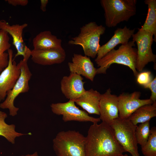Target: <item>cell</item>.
Listing matches in <instances>:
<instances>
[{"mask_svg":"<svg viewBox=\"0 0 156 156\" xmlns=\"http://www.w3.org/2000/svg\"><path fill=\"white\" fill-rule=\"evenodd\" d=\"M8 51V65L0 73V102L4 100L8 92L13 88L21 73L19 65L13 60L12 50L10 49Z\"/></svg>","mask_w":156,"mask_h":156,"instance_id":"30bf717a","label":"cell"},{"mask_svg":"<svg viewBox=\"0 0 156 156\" xmlns=\"http://www.w3.org/2000/svg\"><path fill=\"white\" fill-rule=\"evenodd\" d=\"M146 88H149L151 91V95L150 99L153 102L156 100V77L153 79L148 84L143 86Z\"/></svg>","mask_w":156,"mask_h":156,"instance_id":"4316f807","label":"cell"},{"mask_svg":"<svg viewBox=\"0 0 156 156\" xmlns=\"http://www.w3.org/2000/svg\"><path fill=\"white\" fill-rule=\"evenodd\" d=\"M156 116V101L151 104L142 106L133 112L128 118L135 125L149 121Z\"/></svg>","mask_w":156,"mask_h":156,"instance_id":"ffe728a7","label":"cell"},{"mask_svg":"<svg viewBox=\"0 0 156 156\" xmlns=\"http://www.w3.org/2000/svg\"><path fill=\"white\" fill-rule=\"evenodd\" d=\"M27 23L21 25L15 24L10 25L4 20H0V29L10 35L13 39L12 44L17 51L13 60L19 55L24 57L27 51L29 49L25 44L23 38V29L27 26Z\"/></svg>","mask_w":156,"mask_h":156,"instance_id":"2e32d148","label":"cell"},{"mask_svg":"<svg viewBox=\"0 0 156 156\" xmlns=\"http://www.w3.org/2000/svg\"><path fill=\"white\" fill-rule=\"evenodd\" d=\"M7 117L6 113L0 110V136L4 137L8 141L14 144L15 143L16 138L24 135L31 134V133L24 134L17 132L15 130V125H9L5 122V119Z\"/></svg>","mask_w":156,"mask_h":156,"instance_id":"44dd1931","label":"cell"},{"mask_svg":"<svg viewBox=\"0 0 156 156\" xmlns=\"http://www.w3.org/2000/svg\"><path fill=\"white\" fill-rule=\"evenodd\" d=\"M105 29L104 27L98 25L95 22H90L81 27L78 35L72 38L68 44L81 46L85 55L94 58L101 46V36L104 33Z\"/></svg>","mask_w":156,"mask_h":156,"instance_id":"5b68a950","label":"cell"},{"mask_svg":"<svg viewBox=\"0 0 156 156\" xmlns=\"http://www.w3.org/2000/svg\"><path fill=\"white\" fill-rule=\"evenodd\" d=\"M136 77L137 83L143 86L148 84L153 80L150 71L140 73L138 74Z\"/></svg>","mask_w":156,"mask_h":156,"instance_id":"484cf974","label":"cell"},{"mask_svg":"<svg viewBox=\"0 0 156 156\" xmlns=\"http://www.w3.org/2000/svg\"><path fill=\"white\" fill-rule=\"evenodd\" d=\"M5 1L9 4L14 6L17 5L25 6L28 3L27 0H7Z\"/></svg>","mask_w":156,"mask_h":156,"instance_id":"83f0119b","label":"cell"},{"mask_svg":"<svg viewBox=\"0 0 156 156\" xmlns=\"http://www.w3.org/2000/svg\"><path fill=\"white\" fill-rule=\"evenodd\" d=\"M31 56L35 63L42 65L60 64L65 60L66 53L62 48L46 49H33L31 51Z\"/></svg>","mask_w":156,"mask_h":156,"instance_id":"5bb4252c","label":"cell"},{"mask_svg":"<svg viewBox=\"0 0 156 156\" xmlns=\"http://www.w3.org/2000/svg\"><path fill=\"white\" fill-rule=\"evenodd\" d=\"M50 107L54 114L62 116V120L65 122L74 121L90 122L93 123H98L101 121L99 118L91 116L84 110L80 109L73 100H69L65 103H52Z\"/></svg>","mask_w":156,"mask_h":156,"instance_id":"9c48e42d","label":"cell"},{"mask_svg":"<svg viewBox=\"0 0 156 156\" xmlns=\"http://www.w3.org/2000/svg\"><path fill=\"white\" fill-rule=\"evenodd\" d=\"M101 94L91 88L74 101L88 114L99 115V104Z\"/></svg>","mask_w":156,"mask_h":156,"instance_id":"ac0fdd59","label":"cell"},{"mask_svg":"<svg viewBox=\"0 0 156 156\" xmlns=\"http://www.w3.org/2000/svg\"><path fill=\"white\" fill-rule=\"evenodd\" d=\"M136 0H101L104 11L106 25L114 27L120 23L128 21L136 12Z\"/></svg>","mask_w":156,"mask_h":156,"instance_id":"277c9868","label":"cell"},{"mask_svg":"<svg viewBox=\"0 0 156 156\" xmlns=\"http://www.w3.org/2000/svg\"><path fill=\"white\" fill-rule=\"evenodd\" d=\"M145 3L148 5L147 16L141 30L145 31L151 33L154 36V41L156 42V0H145Z\"/></svg>","mask_w":156,"mask_h":156,"instance_id":"7402d4cb","label":"cell"},{"mask_svg":"<svg viewBox=\"0 0 156 156\" xmlns=\"http://www.w3.org/2000/svg\"><path fill=\"white\" fill-rule=\"evenodd\" d=\"M135 30V29H130L126 26L123 28H118L112 38L105 44L100 46L95 61L102 58L118 44H124L128 42L134 34Z\"/></svg>","mask_w":156,"mask_h":156,"instance_id":"e0dca14e","label":"cell"},{"mask_svg":"<svg viewBox=\"0 0 156 156\" xmlns=\"http://www.w3.org/2000/svg\"><path fill=\"white\" fill-rule=\"evenodd\" d=\"M10 37L6 31L0 30V73L8 66L9 55L5 51L10 49Z\"/></svg>","mask_w":156,"mask_h":156,"instance_id":"603a6c76","label":"cell"},{"mask_svg":"<svg viewBox=\"0 0 156 156\" xmlns=\"http://www.w3.org/2000/svg\"><path fill=\"white\" fill-rule=\"evenodd\" d=\"M122 156H128L127 154H125V155H123Z\"/></svg>","mask_w":156,"mask_h":156,"instance_id":"4dcf8cb0","label":"cell"},{"mask_svg":"<svg viewBox=\"0 0 156 156\" xmlns=\"http://www.w3.org/2000/svg\"><path fill=\"white\" fill-rule=\"evenodd\" d=\"M19 156H39L37 152H35L32 154H28L25 155H21Z\"/></svg>","mask_w":156,"mask_h":156,"instance_id":"f546056e","label":"cell"},{"mask_svg":"<svg viewBox=\"0 0 156 156\" xmlns=\"http://www.w3.org/2000/svg\"><path fill=\"white\" fill-rule=\"evenodd\" d=\"M141 93L135 91L131 93H123L118 96L119 117L127 118L140 107L154 102L149 98L141 99Z\"/></svg>","mask_w":156,"mask_h":156,"instance_id":"8fae6325","label":"cell"},{"mask_svg":"<svg viewBox=\"0 0 156 156\" xmlns=\"http://www.w3.org/2000/svg\"><path fill=\"white\" fill-rule=\"evenodd\" d=\"M151 131L149 121L141 123L136 126L135 135L138 144L141 147L143 146L147 142Z\"/></svg>","mask_w":156,"mask_h":156,"instance_id":"d4e9b609","label":"cell"},{"mask_svg":"<svg viewBox=\"0 0 156 156\" xmlns=\"http://www.w3.org/2000/svg\"><path fill=\"white\" fill-rule=\"evenodd\" d=\"M68 66L70 73L82 75L92 81L96 74V68L89 57L86 55L74 53Z\"/></svg>","mask_w":156,"mask_h":156,"instance_id":"9a60e30c","label":"cell"},{"mask_svg":"<svg viewBox=\"0 0 156 156\" xmlns=\"http://www.w3.org/2000/svg\"><path fill=\"white\" fill-rule=\"evenodd\" d=\"M134 42L132 40L121 44L118 49H113L103 57L95 61L98 67L96 74H106L108 69L113 64L123 65L128 66L133 71L135 76L138 73L135 68L137 58V49Z\"/></svg>","mask_w":156,"mask_h":156,"instance_id":"7a4b0ae2","label":"cell"},{"mask_svg":"<svg viewBox=\"0 0 156 156\" xmlns=\"http://www.w3.org/2000/svg\"><path fill=\"white\" fill-rule=\"evenodd\" d=\"M81 75L70 73L68 76H64L61 81V90L65 97L74 101L86 90L84 87L85 82Z\"/></svg>","mask_w":156,"mask_h":156,"instance_id":"4fadbf2b","label":"cell"},{"mask_svg":"<svg viewBox=\"0 0 156 156\" xmlns=\"http://www.w3.org/2000/svg\"></svg>","mask_w":156,"mask_h":156,"instance_id":"1f68e13d","label":"cell"},{"mask_svg":"<svg viewBox=\"0 0 156 156\" xmlns=\"http://www.w3.org/2000/svg\"><path fill=\"white\" fill-rule=\"evenodd\" d=\"M100 117L102 122L110 125L119 118L118 96L112 94L110 88L101 94L99 104Z\"/></svg>","mask_w":156,"mask_h":156,"instance_id":"7c38bea8","label":"cell"},{"mask_svg":"<svg viewBox=\"0 0 156 156\" xmlns=\"http://www.w3.org/2000/svg\"><path fill=\"white\" fill-rule=\"evenodd\" d=\"M85 138L86 156H122L126 152L110 126L104 122L93 123Z\"/></svg>","mask_w":156,"mask_h":156,"instance_id":"6da1fadb","label":"cell"},{"mask_svg":"<svg viewBox=\"0 0 156 156\" xmlns=\"http://www.w3.org/2000/svg\"><path fill=\"white\" fill-rule=\"evenodd\" d=\"M62 40L52 34L49 31H42L33 39L34 49H46L62 48Z\"/></svg>","mask_w":156,"mask_h":156,"instance_id":"d6986e66","label":"cell"},{"mask_svg":"<svg viewBox=\"0 0 156 156\" xmlns=\"http://www.w3.org/2000/svg\"><path fill=\"white\" fill-rule=\"evenodd\" d=\"M31 51L29 49L23 59L18 64L21 70L20 75L13 88L8 92L5 99L0 104V107L8 109L10 115L12 116L17 115L19 110V108L14 105L15 99L20 94L27 92L29 90V81L32 74L28 67L27 61L31 56Z\"/></svg>","mask_w":156,"mask_h":156,"instance_id":"8992f818","label":"cell"},{"mask_svg":"<svg viewBox=\"0 0 156 156\" xmlns=\"http://www.w3.org/2000/svg\"><path fill=\"white\" fill-rule=\"evenodd\" d=\"M138 32L132 36V40L137 46V58L135 68L137 71H142L149 62L155 64L156 55L153 52L151 46L154 41L153 35L139 29Z\"/></svg>","mask_w":156,"mask_h":156,"instance_id":"ba28073f","label":"cell"},{"mask_svg":"<svg viewBox=\"0 0 156 156\" xmlns=\"http://www.w3.org/2000/svg\"><path fill=\"white\" fill-rule=\"evenodd\" d=\"M141 147V151L144 156H156V127H152L148 139L146 144Z\"/></svg>","mask_w":156,"mask_h":156,"instance_id":"cb8c5ba5","label":"cell"},{"mask_svg":"<svg viewBox=\"0 0 156 156\" xmlns=\"http://www.w3.org/2000/svg\"><path fill=\"white\" fill-rule=\"evenodd\" d=\"M85 140L78 131H62L53 140V148L57 156H86Z\"/></svg>","mask_w":156,"mask_h":156,"instance_id":"3957f363","label":"cell"},{"mask_svg":"<svg viewBox=\"0 0 156 156\" xmlns=\"http://www.w3.org/2000/svg\"><path fill=\"white\" fill-rule=\"evenodd\" d=\"M115 137L126 152L132 156H140L135 135L137 125L127 118H119L114 120L109 125Z\"/></svg>","mask_w":156,"mask_h":156,"instance_id":"52a82bcc","label":"cell"},{"mask_svg":"<svg viewBox=\"0 0 156 156\" xmlns=\"http://www.w3.org/2000/svg\"><path fill=\"white\" fill-rule=\"evenodd\" d=\"M40 1V9L43 12L46 11V6L48 3V0H41Z\"/></svg>","mask_w":156,"mask_h":156,"instance_id":"f1b7e54d","label":"cell"}]
</instances>
